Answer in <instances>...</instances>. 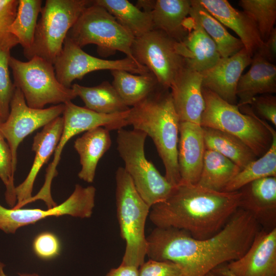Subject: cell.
I'll return each mask as SVG.
<instances>
[{
	"mask_svg": "<svg viewBox=\"0 0 276 276\" xmlns=\"http://www.w3.org/2000/svg\"><path fill=\"white\" fill-rule=\"evenodd\" d=\"M240 193L216 191L197 184L179 183L163 201L151 207L156 227L183 230L197 239L219 232L239 208Z\"/></svg>",
	"mask_w": 276,
	"mask_h": 276,
	"instance_id": "obj_2",
	"label": "cell"
},
{
	"mask_svg": "<svg viewBox=\"0 0 276 276\" xmlns=\"http://www.w3.org/2000/svg\"><path fill=\"white\" fill-rule=\"evenodd\" d=\"M139 276H182V270L175 262L149 259L139 267Z\"/></svg>",
	"mask_w": 276,
	"mask_h": 276,
	"instance_id": "obj_37",
	"label": "cell"
},
{
	"mask_svg": "<svg viewBox=\"0 0 276 276\" xmlns=\"http://www.w3.org/2000/svg\"><path fill=\"white\" fill-rule=\"evenodd\" d=\"M191 6L189 0L155 1L151 11L153 29L162 31L177 41H182L188 32L185 22Z\"/></svg>",
	"mask_w": 276,
	"mask_h": 276,
	"instance_id": "obj_25",
	"label": "cell"
},
{
	"mask_svg": "<svg viewBox=\"0 0 276 276\" xmlns=\"http://www.w3.org/2000/svg\"><path fill=\"white\" fill-rule=\"evenodd\" d=\"M128 125L149 136L165 168V177L173 187L180 183L177 162L179 120L169 89L162 86L130 108Z\"/></svg>",
	"mask_w": 276,
	"mask_h": 276,
	"instance_id": "obj_3",
	"label": "cell"
},
{
	"mask_svg": "<svg viewBox=\"0 0 276 276\" xmlns=\"http://www.w3.org/2000/svg\"><path fill=\"white\" fill-rule=\"evenodd\" d=\"M116 181L117 218L126 244L121 264L139 268L146 256L145 228L151 208L140 196L124 168L117 169Z\"/></svg>",
	"mask_w": 276,
	"mask_h": 276,
	"instance_id": "obj_5",
	"label": "cell"
},
{
	"mask_svg": "<svg viewBox=\"0 0 276 276\" xmlns=\"http://www.w3.org/2000/svg\"><path fill=\"white\" fill-rule=\"evenodd\" d=\"M111 73L113 87L128 107L134 106L161 86L150 71L138 75L123 70H113Z\"/></svg>",
	"mask_w": 276,
	"mask_h": 276,
	"instance_id": "obj_26",
	"label": "cell"
},
{
	"mask_svg": "<svg viewBox=\"0 0 276 276\" xmlns=\"http://www.w3.org/2000/svg\"><path fill=\"white\" fill-rule=\"evenodd\" d=\"M239 6L255 22L263 42L268 38L276 20L275 0H240Z\"/></svg>",
	"mask_w": 276,
	"mask_h": 276,
	"instance_id": "obj_35",
	"label": "cell"
},
{
	"mask_svg": "<svg viewBox=\"0 0 276 276\" xmlns=\"http://www.w3.org/2000/svg\"><path fill=\"white\" fill-rule=\"evenodd\" d=\"M241 169L234 163L213 150L205 149L202 168L197 185L216 191H223Z\"/></svg>",
	"mask_w": 276,
	"mask_h": 276,
	"instance_id": "obj_31",
	"label": "cell"
},
{
	"mask_svg": "<svg viewBox=\"0 0 276 276\" xmlns=\"http://www.w3.org/2000/svg\"><path fill=\"white\" fill-rule=\"evenodd\" d=\"M111 145L109 130L103 127L87 130L75 140L74 146L81 165L78 174L80 179L88 183L94 181L98 163Z\"/></svg>",
	"mask_w": 276,
	"mask_h": 276,
	"instance_id": "obj_24",
	"label": "cell"
},
{
	"mask_svg": "<svg viewBox=\"0 0 276 276\" xmlns=\"http://www.w3.org/2000/svg\"><path fill=\"white\" fill-rule=\"evenodd\" d=\"M53 65L58 81L68 88H71L75 80H81L87 74L96 71L123 70L137 74L149 72L145 66L139 65L127 57L113 60L93 56L67 37Z\"/></svg>",
	"mask_w": 276,
	"mask_h": 276,
	"instance_id": "obj_14",
	"label": "cell"
},
{
	"mask_svg": "<svg viewBox=\"0 0 276 276\" xmlns=\"http://www.w3.org/2000/svg\"><path fill=\"white\" fill-rule=\"evenodd\" d=\"M189 15L195 16L216 45L221 58L231 57L243 48L242 41L232 35L223 25L212 16L198 2L191 1Z\"/></svg>",
	"mask_w": 276,
	"mask_h": 276,
	"instance_id": "obj_29",
	"label": "cell"
},
{
	"mask_svg": "<svg viewBox=\"0 0 276 276\" xmlns=\"http://www.w3.org/2000/svg\"><path fill=\"white\" fill-rule=\"evenodd\" d=\"M5 265L0 261V276H7L4 271ZM19 276H39L38 274L33 273H18Z\"/></svg>",
	"mask_w": 276,
	"mask_h": 276,
	"instance_id": "obj_43",
	"label": "cell"
},
{
	"mask_svg": "<svg viewBox=\"0 0 276 276\" xmlns=\"http://www.w3.org/2000/svg\"><path fill=\"white\" fill-rule=\"evenodd\" d=\"M93 3L105 9L135 38L153 29L151 12L142 11L127 0H95Z\"/></svg>",
	"mask_w": 276,
	"mask_h": 276,
	"instance_id": "obj_27",
	"label": "cell"
},
{
	"mask_svg": "<svg viewBox=\"0 0 276 276\" xmlns=\"http://www.w3.org/2000/svg\"><path fill=\"white\" fill-rule=\"evenodd\" d=\"M202 93L205 108L201 127L218 129L239 139L257 157L266 153L272 142L269 125L257 116L249 105L231 104L203 87Z\"/></svg>",
	"mask_w": 276,
	"mask_h": 276,
	"instance_id": "obj_4",
	"label": "cell"
},
{
	"mask_svg": "<svg viewBox=\"0 0 276 276\" xmlns=\"http://www.w3.org/2000/svg\"><path fill=\"white\" fill-rule=\"evenodd\" d=\"M19 44L15 36L9 32L0 33V118L2 122L7 119L15 87L9 74L11 49Z\"/></svg>",
	"mask_w": 276,
	"mask_h": 276,
	"instance_id": "obj_34",
	"label": "cell"
},
{
	"mask_svg": "<svg viewBox=\"0 0 276 276\" xmlns=\"http://www.w3.org/2000/svg\"><path fill=\"white\" fill-rule=\"evenodd\" d=\"M64 120L59 117L43 127L34 137L32 150L35 157L30 171L25 180L16 187L17 203L12 208L20 209L27 204L32 196L36 176L42 166L54 152L62 132Z\"/></svg>",
	"mask_w": 276,
	"mask_h": 276,
	"instance_id": "obj_19",
	"label": "cell"
},
{
	"mask_svg": "<svg viewBox=\"0 0 276 276\" xmlns=\"http://www.w3.org/2000/svg\"><path fill=\"white\" fill-rule=\"evenodd\" d=\"M42 3L41 0H18L15 18L8 29L18 40L27 58L32 50Z\"/></svg>",
	"mask_w": 276,
	"mask_h": 276,
	"instance_id": "obj_32",
	"label": "cell"
},
{
	"mask_svg": "<svg viewBox=\"0 0 276 276\" xmlns=\"http://www.w3.org/2000/svg\"><path fill=\"white\" fill-rule=\"evenodd\" d=\"M71 88L77 97L82 100L85 107L95 112L111 114L125 112L130 109L108 81H103L93 87L74 84Z\"/></svg>",
	"mask_w": 276,
	"mask_h": 276,
	"instance_id": "obj_30",
	"label": "cell"
},
{
	"mask_svg": "<svg viewBox=\"0 0 276 276\" xmlns=\"http://www.w3.org/2000/svg\"><path fill=\"white\" fill-rule=\"evenodd\" d=\"M239 208L250 213L260 225L271 229L276 222V177L253 181L239 190Z\"/></svg>",
	"mask_w": 276,
	"mask_h": 276,
	"instance_id": "obj_21",
	"label": "cell"
},
{
	"mask_svg": "<svg viewBox=\"0 0 276 276\" xmlns=\"http://www.w3.org/2000/svg\"><path fill=\"white\" fill-rule=\"evenodd\" d=\"M1 123H2V120H1V118H0V124H1Z\"/></svg>",
	"mask_w": 276,
	"mask_h": 276,
	"instance_id": "obj_46",
	"label": "cell"
},
{
	"mask_svg": "<svg viewBox=\"0 0 276 276\" xmlns=\"http://www.w3.org/2000/svg\"><path fill=\"white\" fill-rule=\"evenodd\" d=\"M67 37L81 48L87 44H96L102 54L122 52L137 64L144 66L132 55L135 37L105 9L93 2L82 12L68 31Z\"/></svg>",
	"mask_w": 276,
	"mask_h": 276,
	"instance_id": "obj_8",
	"label": "cell"
},
{
	"mask_svg": "<svg viewBox=\"0 0 276 276\" xmlns=\"http://www.w3.org/2000/svg\"><path fill=\"white\" fill-rule=\"evenodd\" d=\"M147 136L139 130L121 128L118 130L117 143L124 169L140 196L151 208L165 200L174 187L147 159L144 151Z\"/></svg>",
	"mask_w": 276,
	"mask_h": 276,
	"instance_id": "obj_6",
	"label": "cell"
},
{
	"mask_svg": "<svg viewBox=\"0 0 276 276\" xmlns=\"http://www.w3.org/2000/svg\"><path fill=\"white\" fill-rule=\"evenodd\" d=\"M272 63L276 57V28L272 30L267 39L264 42L261 47L256 52ZM256 53V52H255Z\"/></svg>",
	"mask_w": 276,
	"mask_h": 276,
	"instance_id": "obj_41",
	"label": "cell"
},
{
	"mask_svg": "<svg viewBox=\"0 0 276 276\" xmlns=\"http://www.w3.org/2000/svg\"><path fill=\"white\" fill-rule=\"evenodd\" d=\"M202 83L201 73L185 66L173 81L170 93L180 122L200 125L205 108Z\"/></svg>",
	"mask_w": 276,
	"mask_h": 276,
	"instance_id": "obj_18",
	"label": "cell"
},
{
	"mask_svg": "<svg viewBox=\"0 0 276 276\" xmlns=\"http://www.w3.org/2000/svg\"><path fill=\"white\" fill-rule=\"evenodd\" d=\"M89 0H47L37 22L34 41L28 57L38 56L53 64L62 49L70 30Z\"/></svg>",
	"mask_w": 276,
	"mask_h": 276,
	"instance_id": "obj_9",
	"label": "cell"
},
{
	"mask_svg": "<svg viewBox=\"0 0 276 276\" xmlns=\"http://www.w3.org/2000/svg\"><path fill=\"white\" fill-rule=\"evenodd\" d=\"M248 71L240 77L236 89L238 106L250 105L259 95L276 92V66L258 52L254 54Z\"/></svg>",
	"mask_w": 276,
	"mask_h": 276,
	"instance_id": "obj_23",
	"label": "cell"
},
{
	"mask_svg": "<svg viewBox=\"0 0 276 276\" xmlns=\"http://www.w3.org/2000/svg\"><path fill=\"white\" fill-rule=\"evenodd\" d=\"M224 267L234 276H276V227L260 229L245 253Z\"/></svg>",
	"mask_w": 276,
	"mask_h": 276,
	"instance_id": "obj_15",
	"label": "cell"
},
{
	"mask_svg": "<svg viewBox=\"0 0 276 276\" xmlns=\"http://www.w3.org/2000/svg\"><path fill=\"white\" fill-rule=\"evenodd\" d=\"M177 162L180 183L197 184L205 151L202 127L196 124L180 122Z\"/></svg>",
	"mask_w": 276,
	"mask_h": 276,
	"instance_id": "obj_20",
	"label": "cell"
},
{
	"mask_svg": "<svg viewBox=\"0 0 276 276\" xmlns=\"http://www.w3.org/2000/svg\"><path fill=\"white\" fill-rule=\"evenodd\" d=\"M18 5V0H0V33L8 32L14 21Z\"/></svg>",
	"mask_w": 276,
	"mask_h": 276,
	"instance_id": "obj_40",
	"label": "cell"
},
{
	"mask_svg": "<svg viewBox=\"0 0 276 276\" xmlns=\"http://www.w3.org/2000/svg\"><path fill=\"white\" fill-rule=\"evenodd\" d=\"M33 248L36 255L43 260H49L59 254L60 242L57 236L49 232L38 234L33 242Z\"/></svg>",
	"mask_w": 276,
	"mask_h": 276,
	"instance_id": "obj_38",
	"label": "cell"
},
{
	"mask_svg": "<svg viewBox=\"0 0 276 276\" xmlns=\"http://www.w3.org/2000/svg\"><path fill=\"white\" fill-rule=\"evenodd\" d=\"M216 19L234 31L244 48L252 56L263 45L257 26L243 11L234 8L226 0H198Z\"/></svg>",
	"mask_w": 276,
	"mask_h": 276,
	"instance_id": "obj_22",
	"label": "cell"
},
{
	"mask_svg": "<svg viewBox=\"0 0 276 276\" xmlns=\"http://www.w3.org/2000/svg\"><path fill=\"white\" fill-rule=\"evenodd\" d=\"M0 178L6 187L5 199L10 208L17 203L12 169L11 152L7 142L0 132Z\"/></svg>",
	"mask_w": 276,
	"mask_h": 276,
	"instance_id": "obj_36",
	"label": "cell"
},
{
	"mask_svg": "<svg viewBox=\"0 0 276 276\" xmlns=\"http://www.w3.org/2000/svg\"><path fill=\"white\" fill-rule=\"evenodd\" d=\"M269 129L272 134V142L268 150L241 170L226 185L223 192L237 191L256 180L276 177V132L271 126Z\"/></svg>",
	"mask_w": 276,
	"mask_h": 276,
	"instance_id": "obj_33",
	"label": "cell"
},
{
	"mask_svg": "<svg viewBox=\"0 0 276 276\" xmlns=\"http://www.w3.org/2000/svg\"><path fill=\"white\" fill-rule=\"evenodd\" d=\"M213 270H214L215 271H216V272H217L218 273H219L220 274L225 275H227V276H234V275H232V274L229 273L225 269V268H224V266H220L218 267L217 268H215V269H214Z\"/></svg>",
	"mask_w": 276,
	"mask_h": 276,
	"instance_id": "obj_44",
	"label": "cell"
},
{
	"mask_svg": "<svg viewBox=\"0 0 276 276\" xmlns=\"http://www.w3.org/2000/svg\"><path fill=\"white\" fill-rule=\"evenodd\" d=\"M202 127L205 149L221 154L241 170L257 158L252 151L239 139L218 129Z\"/></svg>",
	"mask_w": 276,
	"mask_h": 276,
	"instance_id": "obj_28",
	"label": "cell"
},
{
	"mask_svg": "<svg viewBox=\"0 0 276 276\" xmlns=\"http://www.w3.org/2000/svg\"><path fill=\"white\" fill-rule=\"evenodd\" d=\"M96 189L77 184L70 196L63 202L47 210L39 209H7L0 204V229L14 234L22 226L33 224L47 217L65 215L81 218L91 217L95 206Z\"/></svg>",
	"mask_w": 276,
	"mask_h": 276,
	"instance_id": "obj_12",
	"label": "cell"
},
{
	"mask_svg": "<svg viewBox=\"0 0 276 276\" xmlns=\"http://www.w3.org/2000/svg\"><path fill=\"white\" fill-rule=\"evenodd\" d=\"M64 109V104L43 109L31 108L27 104L21 90L15 87L9 116L6 121L0 124V132L7 141L11 152L14 174L17 164V151L20 143L36 130L60 117Z\"/></svg>",
	"mask_w": 276,
	"mask_h": 276,
	"instance_id": "obj_13",
	"label": "cell"
},
{
	"mask_svg": "<svg viewBox=\"0 0 276 276\" xmlns=\"http://www.w3.org/2000/svg\"><path fill=\"white\" fill-rule=\"evenodd\" d=\"M188 31L183 39L177 42V49L184 58L185 67L202 72L215 64L221 58L216 44L198 19L189 15L185 22Z\"/></svg>",
	"mask_w": 276,
	"mask_h": 276,
	"instance_id": "obj_17",
	"label": "cell"
},
{
	"mask_svg": "<svg viewBox=\"0 0 276 276\" xmlns=\"http://www.w3.org/2000/svg\"><path fill=\"white\" fill-rule=\"evenodd\" d=\"M260 227L254 217L240 208L219 232L205 239H196L182 229L155 227L146 237V256L178 264L182 276H204L241 257Z\"/></svg>",
	"mask_w": 276,
	"mask_h": 276,
	"instance_id": "obj_1",
	"label": "cell"
},
{
	"mask_svg": "<svg viewBox=\"0 0 276 276\" xmlns=\"http://www.w3.org/2000/svg\"><path fill=\"white\" fill-rule=\"evenodd\" d=\"M252 57L243 48L231 57L221 58L213 66L201 72L202 87L226 102L237 105V84L242 72L250 64Z\"/></svg>",
	"mask_w": 276,
	"mask_h": 276,
	"instance_id": "obj_16",
	"label": "cell"
},
{
	"mask_svg": "<svg viewBox=\"0 0 276 276\" xmlns=\"http://www.w3.org/2000/svg\"><path fill=\"white\" fill-rule=\"evenodd\" d=\"M105 276H139V268L120 264L118 267L111 269Z\"/></svg>",
	"mask_w": 276,
	"mask_h": 276,
	"instance_id": "obj_42",
	"label": "cell"
},
{
	"mask_svg": "<svg viewBox=\"0 0 276 276\" xmlns=\"http://www.w3.org/2000/svg\"><path fill=\"white\" fill-rule=\"evenodd\" d=\"M250 105L259 118L266 120L276 126V97L272 94H264L255 97Z\"/></svg>",
	"mask_w": 276,
	"mask_h": 276,
	"instance_id": "obj_39",
	"label": "cell"
},
{
	"mask_svg": "<svg viewBox=\"0 0 276 276\" xmlns=\"http://www.w3.org/2000/svg\"><path fill=\"white\" fill-rule=\"evenodd\" d=\"M64 104V109L62 113L63 128L54 152L53 159L47 169L43 186L37 194L28 201V204L41 200L45 202L48 209L57 205L51 195L52 182L54 177L57 175V167L60 160L62 150L71 138L82 132L98 127H104L109 131L117 130L122 124L123 115L121 113H100L85 107L79 106L72 101Z\"/></svg>",
	"mask_w": 276,
	"mask_h": 276,
	"instance_id": "obj_10",
	"label": "cell"
},
{
	"mask_svg": "<svg viewBox=\"0 0 276 276\" xmlns=\"http://www.w3.org/2000/svg\"><path fill=\"white\" fill-rule=\"evenodd\" d=\"M177 42L162 31L153 29L135 38L132 46L135 59L153 73L159 84L166 89L170 88L185 66V59L177 51Z\"/></svg>",
	"mask_w": 276,
	"mask_h": 276,
	"instance_id": "obj_11",
	"label": "cell"
},
{
	"mask_svg": "<svg viewBox=\"0 0 276 276\" xmlns=\"http://www.w3.org/2000/svg\"><path fill=\"white\" fill-rule=\"evenodd\" d=\"M204 276H227V275L220 274L219 273H218L215 271L214 270H212L207 273Z\"/></svg>",
	"mask_w": 276,
	"mask_h": 276,
	"instance_id": "obj_45",
	"label": "cell"
},
{
	"mask_svg": "<svg viewBox=\"0 0 276 276\" xmlns=\"http://www.w3.org/2000/svg\"><path fill=\"white\" fill-rule=\"evenodd\" d=\"M9 66L14 87L21 90L31 108L43 109L48 104H65L77 97L71 87L58 81L54 65L42 58L34 56L25 62L11 56Z\"/></svg>",
	"mask_w": 276,
	"mask_h": 276,
	"instance_id": "obj_7",
	"label": "cell"
}]
</instances>
